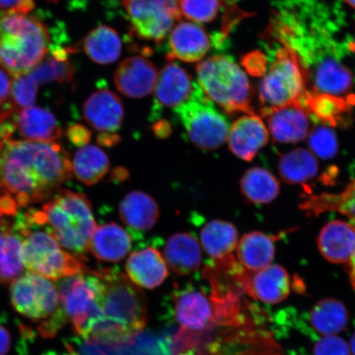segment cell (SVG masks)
<instances>
[{"mask_svg": "<svg viewBox=\"0 0 355 355\" xmlns=\"http://www.w3.org/2000/svg\"><path fill=\"white\" fill-rule=\"evenodd\" d=\"M3 220H1V216H0V227L3 225Z\"/></svg>", "mask_w": 355, "mask_h": 355, "instance_id": "50", "label": "cell"}, {"mask_svg": "<svg viewBox=\"0 0 355 355\" xmlns=\"http://www.w3.org/2000/svg\"><path fill=\"white\" fill-rule=\"evenodd\" d=\"M29 226H44L62 248L85 254L96 228L91 202L82 193L63 190L44 204L42 210L24 216Z\"/></svg>", "mask_w": 355, "mask_h": 355, "instance_id": "3", "label": "cell"}, {"mask_svg": "<svg viewBox=\"0 0 355 355\" xmlns=\"http://www.w3.org/2000/svg\"><path fill=\"white\" fill-rule=\"evenodd\" d=\"M47 1H50V2H52V3H58L60 1V0H47Z\"/></svg>", "mask_w": 355, "mask_h": 355, "instance_id": "49", "label": "cell"}, {"mask_svg": "<svg viewBox=\"0 0 355 355\" xmlns=\"http://www.w3.org/2000/svg\"><path fill=\"white\" fill-rule=\"evenodd\" d=\"M35 7L34 0H0V15L19 13L28 15Z\"/></svg>", "mask_w": 355, "mask_h": 355, "instance_id": "41", "label": "cell"}, {"mask_svg": "<svg viewBox=\"0 0 355 355\" xmlns=\"http://www.w3.org/2000/svg\"><path fill=\"white\" fill-rule=\"evenodd\" d=\"M119 212L123 223L135 232H148L159 218L157 202L141 191L128 193L119 204Z\"/></svg>", "mask_w": 355, "mask_h": 355, "instance_id": "24", "label": "cell"}, {"mask_svg": "<svg viewBox=\"0 0 355 355\" xmlns=\"http://www.w3.org/2000/svg\"><path fill=\"white\" fill-rule=\"evenodd\" d=\"M268 139L269 132L261 119L257 114H244L230 128L227 140L236 157L251 162Z\"/></svg>", "mask_w": 355, "mask_h": 355, "instance_id": "17", "label": "cell"}, {"mask_svg": "<svg viewBox=\"0 0 355 355\" xmlns=\"http://www.w3.org/2000/svg\"><path fill=\"white\" fill-rule=\"evenodd\" d=\"M354 46H355V44H354Z\"/></svg>", "mask_w": 355, "mask_h": 355, "instance_id": "53", "label": "cell"}, {"mask_svg": "<svg viewBox=\"0 0 355 355\" xmlns=\"http://www.w3.org/2000/svg\"><path fill=\"white\" fill-rule=\"evenodd\" d=\"M198 85L208 98L228 114H257L252 90L245 73L225 55H214L196 68Z\"/></svg>", "mask_w": 355, "mask_h": 355, "instance_id": "5", "label": "cell"}, {"mask_svg": "<svg viewBox=\"0 0 355 355\" xmlns=\"http://www.w3.org/2000/svg\"><path fill=\"white\" fill-rule=\"evenodd\" d=\"M241 286L252 298L266 304H279L291 293V278L285 268L270 264L259 272L246 270Z\"/></svg>", "mask_w": 355, "mask_h": 355, "instance_id": "13", "label": "cell"}, {"mask_svg": "<svg viewBox=\"0 0 355 355\" xmlns=\"http://www.w3.org/2000/svg\"><path fill=\"white\" fill-rule=\"evenodd\" d=\"M348 316L345 306L340 301L330 298L314 306L309 313V322L319 334L334 336L347 327Z\"/></svg>", "mask_w": 355, "mask_h": 355, "instance_id": "31", "label": "cell"}, {"mask_svg": "<svg viewBox=\"0 0 355 355\" xmlns=\"http://www.w3.org/2000/svg\"><path fill=\"white\" fill-rule=\"evenodd\" d=\"M203 275H207V274H203ZM207 276H210V275H207ZM211 277H212V276H211ZM215 278H216V277H215ZM225 287H226V288H228V286H226V285H225Z\"/></svg>", "mask_w": 355, "mask_h": 355, "instance_id": "52", "label": "cell"}, {"mask_svg": "<svg viewBox=\"0 0 355 355\" xmlns=\"http://www.w3.org/2000/svg\"><path fill=\"white\" fill-rule=\"evenodd\" d=\"M126 272L132 282L148 290L161 286L168 275L165 259L153 247L132 252L127 261Z\"/></svg>", "mask_w": 355, "mask_h": 355, "instance_id": "19", "label": "cell"}, {"mask_svg": "<svg viewBox=\"0 0 355 355\" xmlns=\"http://www.w3.org/2000/svg\"><path fill=\"white\" fill-rule=\"evenodd\" d=\"M309 146L314 155L322 159H331L338 152V141L334 131L320 126L309 133Z\"/></svg>", "mask_w": 355, "mask_h": 355, "instance_id": "39", "label": "cell"}, {"mask_svg": "<svg viewBox=\"0 0 355 355\" xmlns=\"http://www.w3.org/2000/svg\"><path fill=\"white\" fill-rule=\"evenodd\" d=\"M158 74L153 62L143 56H132L119 64L114 73V84L123 95L143 98L153 92Z\"/></svg>", "mask_w": 355, "mask_h": 355, "instance_id": "15", "label": "cell"}, {"mask_svg": "<svg viewBox=\"0 0 355 355\" xmlns=\"http://www.w3.org/2000/svg\"><path fill=\"white\" fill-rule=\"evenodd\" d=\"M12 81V75L6 70L0 69V107L7 105L8 107L12 108L10 102H8L11 97Z\"/></svg>", "mask_w": 355, "mask_h": 355, "instance_id": "42", "label": "cell"}, {"mask_svg": "<svg viewBox=\"0 0 355 355\" xmlns=\"http://www.w3.org/2000/svg\"><path fill=\"white\" fill-rule=\"evenodd\" d=\"M191 143L204 150L219 148L228 139L230 124L223 114L194 83L189 99L175 108Z\"/></svg>", "mask_w": 355, "mask_h": 355, "instance_id": "8", "label": "cell"}, {"mask_svg": "<svg viewBox=\"0 0 355 355\" xmlns=\"http://www.w3.org/2000/svg\"><path fill=\"white\" fill-rule=\"evenodd\" d=\"M193 86L192 77L180 65L173 62L166 64L153 90L155 109L178 107L189 99Z\"/></svg>", "mask_w": 355, "mask_h": 355, "instance_id": "18", "label": "cell"}, {"mask_svg": "<svg viewBox=\"0 0 355 355\" xmlns=\"http://www.w3.org/2000/svg\"><path fill=\"white\" fill-rule=\"evenodd\" d=\"M318 245L331 263H348L355 248V226L343 220L329 222L319 234Z\"/></svg>", "mask_w": 355, "mask_h": 355, "instance_id": "21", "label": "cell"}, {"mask_svg": "<svg viewBox=\"0 0 355 355\" xmlns=\"http://www.w3.org/2000/svg\"><path fill=\"white\" fill-rule=\"evenodd\" d=\"M64 355H80V354H78L77 352H75L72 348L69 347L68 353H66Z\"/></svg>", "mask_w": 355, "mask_h": 355, "instance_id": "47", "label": "cell"}, {"mask_svg": "<svg viewBox=\"0 0 355 355\" xmlns=\"http://www.w3.org/2000/svg\"><path fill=\"white\" fill-rule=\"evenodd\" d=\"M11 335L6 327L0 326V355H6L11 347Z\"/></svg>", "mask_w": 355, "mask_h": 355, "instance_id": "44", "label": "cell"}, {"mask_svg": "<svg viewBox=\"0 0 355 355\" xmlns=\"http://www.w3.org/2000/svg\"><path fill=\"white\" fill-rule=\"evenodd\" d=\"M220 7V0H180L181 15L198 24L214 21Z\"/></svg>", "mask_w": 355, "mask_h": 355, "instance_id": "37", "label": "cell"}, {"mask_svg": "<svg viewBox=\"0 0 355 355\" xmlns=\"http://www.w3.org/2000/svg\"><path fill=\"white\" fill-rule=\"evenodd\" d=\"M210 49V38L202 26L181 21L168 37L167 60L194 63L203 59Z\"/></svg>", "mask_w": 355, "mask_h": 355, "instance_id": "16", "label": "cell"}, {"mask_svg": "<svg viewBox=\"0 0 355 355\" xmlns=\"http://www.w3.org/2000/svg\"><path fill=\"white\" fill-rule=\"evenodd\" d=\"M304 107L313 112L318 119L327 125L336 126L343 121V114L347 112L349 103L338 96L317 93H306Z\"/></svg>", "mask_w": 355, "mask_h": 355, "instance_id": "35", "label": "cell"}, {"mask_svg": "<svg viewBox=\"0 0 355 355\" xmlns=\"http://www.w3.org/2000/svg\"><path fill=\"white\" fill-rule=\"evenodd\" d=\"M164 257L168 268L180 276H186L197 272L201 266L202 248L193 235L177 233L168 239Z\"/></svg>", "mask_w": 355, "mask_h": 355, "instance_id": "23", "label": "cell"}, {"mask_svg": "<svg viewBox=\"0 0 355 355\" xmlns=\"http://www.w3.org/2000/svg\"><path fill=\"white\" fill-rule=\"evenodd\" d=\"M279 173L288 184L305 183L316 176L318 162L311 150L297 148L284 154L279 162Z\"/></svg>", "mask_w": 355, "mask_h": 355, "instance_id": "32", "label": "cell"}, {"mask_svg": "<svg viewBox=\"0 0 355 355\" xmlns=\"http://www.w3.org/2000/svg\"><path fill=\"white\" fill-rule=\"evenodd\" d=\"M10 298L17 313L34 321L50 318L60 306L55 284L32 272L22 275L12 282Z\"/></svg>", "mask_w": 355, "mask_h": 355, "instance_id": "11", "label": "cell"}, {"mask_svg": "<svg viewBox=\"0 0 355 355\" xmlns=\"http://www.w3.org/2000/svg\"><path fill=\"white\" fill-rule=\"evenodd\" d=\"M57 290L60 306L56 313L64 323L72 322L78 334L88 340L101 317L104 282L100 269L61 279Z\"/></svg>", "mask_w": 355, "mask_h": 355, "instance_id": "6", "label": "cell"}, {"mask_svg": "<svg viewBox=\"0 0 355 355\" xmlns=\"http://www.w3.org/2000/svg\"><path fill=\"white\" fill-rule=\"evenodd\" d=\"M352 285L354 288V291H355V279H353V281H352Z\"/></svg>", "mask_w": 355, "mask_h": 355, "instance_id": "51", "label": "cell"}, {"mask_svg": "<svg viewBox=\"0 0 355 355\" xmlns=\"http://www.w3.org/2000/svg\"><path fill=\"white\" fill-rule=\"evenodd\" d=\"M315 88L321 94L339 96L353 87V76L347 68L333 60H325L315 73Z\"/></svg>", "mask_w": 355, "mask_h": 355, "instance_id": "33", "label": "cell"}, {"mask_svg": "<svg viewBox=\"0 0 355 355\" xmlns=\"http://www.w3.org/2000/svg\"><path fill=\"white\" fill-rule=\"evenodd\" d=\"M350 352H352L353 354L355 355V331L354 332L352 340H350Z\"/></svg>", "mask_w": 355, "mask_h": 355, "instance_id": "46", "label": "cell"}, {"mask_svg": "<svg viewBox=\"0 0 355 355\" xmlns=\"http://www.w3.org/2000/svg\"><path fill=\"white\" fill-rule=\"evenodd\" d=\"M201 243L212 259H221L232 255L238 245V232L229 222L214 220L208 222L202 230Z\"/></svg>", "mask_w": 355, "mask_h": 355, "instance_id": "27", "label": "cell"}, {"mask_svg": "<svg viewBox=\"0 0 355 355\" xmlns=\"http://www.w3.org/2000/svg\"><path fill=\"white\" fill-rule=\"evenodd\" d=\"M104 292L101 317L89 340L123 343L143 331L146 322L145 297L118 270L101 269Z\"/></svg>", "mask_w": 355, "mask_h": 355, "instance_id": "2", "label": "cell"}, {"mask_svg": "<svg viewBox=\"0 0 355 355\" xmlns=\"http://www.w3.org/2000/svg\"><path fill=\"white\" fill-rule=\"evenodd\" d=\"M13 119L15 128L26 140L57 143L63 135L55 115L46 109L32 105L20 110Z\"/></svg>", "mask_w": 355, "mask_h": 355, "instance_id": "22", "label": "cell"}, {"mask_svg": "<svg viewBox=\"0 0 355 355\" xmlns=\"http://www.w3.org/2000/svg\"><path fill=\"white\" fill-rule=\"evenodd\" d=\"M37 90L38 83L28 73L12 77L10 97L12 108L17 112L32 106L37 100Z\"/></svg>", "mask_w": 355, "mask_h": 355, "instance_id": "38", "label": "cell"}, {"mask_svg": "<svg viewBox=\"0 0 355 355\" xmlns=\"http://www.w3.org/2000/svg\"><path fill=\"white\" fill-rule=\"evenodd\" d=\"M68 153L58 143L6 139L0 146V193L19 207L53 196L72 175Z\"/></svg>", "mask_w": 355, "mask_h": 355, "instance_id": "1", "label": "cell"}, {"mask_svg": "<svg viewBox=\"0 0 355 355\" xmlns=\"http://www.w3.org/2000/svg\"><path fill=\"white\" fill-rule=\"evenodd\" d=\"M350 281L355 279V248L352 257L349 261Z\"/></svg>", "mask_w": 355, "mask_h": 355, "instance_id": "45", "label": "cell"}, {"mask_svg": "<svg viewBox=\"0 0 355 355\" xmlns=\"http://www.w3.org/2000/svg\"><path fill=\"white\" fill-rule=\"evenodd\" d=\"M132 32L146 41L161 43L181 19L180 0H121Z\"/></svg>", "mask_w": 355, "mask_h": 355, "instance_id": "10", "label": "cell"}, {"mask_svg": "<svg viewBox=\"0 0 355 355\" xmlns=\"http://www.w3.org/2000/svg\"><path fill=\"white\" fill-rule=\"evenodd\" d=\"M131 248L130 234L121 225L109 223L96 226L88 251L101 261L118 263L130 254Z\"/></svg>", "mask_w": 355, "mask_h": 355, "instance_id": "20", "label": "cell"}, {"mask_svg": "<svg viewBox=\"0 0 355 355\" xmlns=\"http://www.w3.org/2000/svg\"><path fill=\"white\" fill-rule=\"evenodd\" d=\"M261 112L266 118L270 135L279 143H299L309 135V111L301 102L282 107L263 108Z\"/></svg>", "mask_w": 355, "mask_h": 355, "instance_id": "12", "label": "cell"}, {"mask_svg": "<svg viewBox=\"0 0 355 355\" xmlns=\"http://www.w3.org/2000/svg\"><path fill=\"white\" fill-rule=\"evenodd\" d=\"M69 139L78 146H85L91 137V132L85 127L81 125L71 126L68 130Z\"/></svg>", "mask_w": 355, "mask_h": 355, "instance_id": "43", "label": "cell"}, {"mask_svg": "<svg viewBox=\"0 0 355 355\" xmlns=\"http://www.w3.org/2000/svg\"><path fill=\"white\" fill-rule=\"evenodd\" d=\"M24 238L12 230L0 232V285L15 281L25 268Z\"/></svg>", "mask_w": 355, "mask_h": 355, "instance_id": "30", "label": "cell"}, {"mask_svg": "<svg viewBox=\"0 0 355 355\" xmlns=\"http://www.w3.org/2000/svg\"><path fill=\"white\" fill-rule=\"evenodd\" d=\"M83 49L96 63L109 64L121 56L122 42L116 31L107 26H101L87 35Z\"/></svg>", "mask_w": 355, "mask_h": 355, "instance_id": "29", "label": "cell"}, {"mask_svg": "<svg viewBox=\"0 0 355 355\" xmlns=\"http://www.w3.org/2000/svg\"><path fill=\"white\" fill-rule=\"evenodd\" d=\"M83 114L88 124L101 132V136L117 137L124 118L123 103L119 97L108 89L93 93L83 105Z\"/></svg>", "mask_w": 355, "mask_h": 355, "instance_id": "14", "label": "cell"}, {"mask_svg": "<svg viewBox=\"0 0 355 355\" xmlns=\"http://www.w3.org/2000/svg\"><path fill=\"white\" fill-rule=\"evenodd\" d=\"M72 168L80 182L87 185H94L107 174L110 159L99 146L85 145L75 153Z\"/></svg>", "mask_w": 355, "mask_h": 355, "instance_id": "28", "label": "cell"}, {"mask_svg": "<svg viewBox=\"0 0 355 355\" xmlns=\"http://www.w3.org/2000/svg\"><path fill=\"white\" fill-rule=\"evenodd\" d=\"M24 238V261L29 272L51 281L94 272L83 261L62 250L59 243L47 232L30 229L17 230Z\"/></svg>", "mask_w": 355, "mask_h": 355, "instance_id": "7", "label": "cell"}, {"mask_svg": "<svg viewBox=\"0 0 355 355\" xmlns=\"http://www.w3.org/2000/svg\"><path fill=\"white\" fill-rule=\"evenodd\" d=\"M306 93L305 74L296 53L290 47L281 49L261 83V104L268 109L302 103Z\"/></svg>", "mask_w": 355, "mask_h": 355, "instance_id": "9", "label": "cell"}, {"mask_svg": "<svg viewBox=\"0 0 355 355\" xmlns=\"http://www.w3.org/2000/svg\"><path fill=\"white\" fill-rule=\"evenodd\" d=\"M50 46V33L42 21L19 13L0 15V65L12 77L29 73Z\"/></svg>", "mask_w": 355, "mask_h": 355, "instance_id": "4", "label": "cell"}, {"mask_svg": "<svg viewBox=\"0 0 355 355\" xmlns=\"http://www.w3.org/2000/svg\"><path fill=\"white\" fill-rule=\"evenodd\" d=\"M236 254L239 263L250 272H259L272 264L275 257L272 237L261 232L243 235L238 243Z\"/></svg>", "mask_w": 355, "mask_h": 355, "instance_id": "25", "label": "cell"}, {"mask_svg": "<svg viewBox=\"0 0 355 355\" xmlns=\"http://www.w3.org/2000/svg\"><path fill=\"white\" fill-rule=\"evenodd\" d=\"M300 207L308 216H319L327 211L338 212L348 217L355 226V179L343 192L312 195Z\"/></svg>", "mask_w": 355, "mask_h": 355, "instance_id": "26", "label": "cell"}, {"mask_svg": "<svg viewBox=\"0 0 355 355\" xmlns=\"http://www.w3.org/2000/svg\"><path fill=\"white\" fill-rule=\"evenodd\" d=\"M314 355H352L349 346L345 340L334 336H325L317 341Z\"/></svg>", "mask_w": 355, "mask_h": 355, "instance_id": "40", "label": "cell"}, {"mask_svg": "<svg viewBox=\"0 0 355 355\" xmlns=\"http://www.w3.org/2000/svg\"><path fill=\"white\" fill-rule=\"evenodd\" d=\"M75 71L67 58L51 54L43 60L28 73L38 84L50 82L68 83L73 79Z\"/></svg>", "mask_w": 355, "mask_h": 355, "instance_id": "36", "label": "cell"}, {"mask_svg": "<svg viewBox=\"0 0 355 355\" xmlns=\"http://www.w3.org/2000/svg\"><path fill=\"white\" fill-rule=\"evenodd\" d=\"M344 1L349 4V6L355 8V0H344Z\"/></svg>", "mask_w": 355, "mask_h": 355, "instance_id": "48", "label": "cell"}, {"mask_svg": "<svg viewBox=\"0 0 355 355\" xmlns=\"http://www.w3.org/2000/svg\"><path fill=\"white\" fill-rule=\"evenodd\" d=\"M241 184L244 196L255 204L269 203L279 193L276 177L263 168L254 167L248 170L243 176Z\"/></svg>", "mask_w": 355, "mask_h": 355, "instance_id": "34", "label": "cell"}]
</instances>
